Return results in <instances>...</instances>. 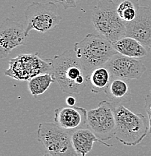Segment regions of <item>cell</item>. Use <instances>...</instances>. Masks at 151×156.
<instances>
[{"label": "cell", "mask_w": 151, "mask_h": 156, "mask_svg": "<svg viewBox=\"0 0 151 156\" xmlns=\"http://www.w3.org/2000/svg\"><path fill=\"white\" fill-rule=\"evenodd\" d=\"M62 91L67 94H79L88 84L85 71L74 50H69L52 59V72Z\"/></svg>", "instance_id": "obj_1"}, {"label": "cell", "mask_w": 151, "mask_h": 156, "mask_svg": "<svg viewBox=\"0 0 151 156\" xmlns=\"http://www.w3.org/2000/svg\"><path fill=\"white\" fill-rule=\"evenodd\" d=\"M73 50L88 74L94 68L105 66L117 53L111 41L95 34L86 35L83 40L74 44Z\"/></svg>", "instance_id": "obj_2"}, {"label": "cell", "mask_w": 151, "mask_h": 156, "mask_svg": "<svg viewBox=\"0 0 151 156\" xmlns=\"http://www.w3.org/2000/svg\"><path fill=\"white\" fill-rule=\"evenodd\" d=\"M113 0H99L94 7L92 23L101 36L112 44L126 37V23L120 17Z\"/></svg>", "instance_id": "obj_3"}, {"label": "cell", "mask_w": 151, "mask_h": 156, "mask_svg": "<svg viewBox=\"0 0 151 156\" xmlns=\"http://www.w3.org/2000/svg\"><path fill=\"white\" fill-rule=\"evenodd\" d=\"M115 137L127 146H135L149 133L147 120L142 113H135L123 105L115 106Z\"/></svg>", "instance_id": "obj_4"}, {"label": "cell", "mask_w": 151, "mask_h": 156, "mask_svg": "<svg viewBox=\"0 0 151 156\" xmlns=\"http://www.w3.org/2000/svg\"><path fill=\"white\" fill-rule=\"evenodd\" d=\"M25 15V33L27 37L31 31L45 33L56 28L62 20L57 13V5L49 2L41 3L33 2L24 11Z\"/></svg>", "instance_id": "obj_5"}, {"label": "cell", "mask_w": 151, "mask_h": 156, "mask_svg": "<svg viewBox=\"0 0 151 156\" xmlns=\"http://www.w3.org/2000/svg\"><path fill=\"white\" fill-rule=\"evenodd\" d=\"M52 72V59H43L38 53L20 54L11 58L5 74L17 80H30L42 74Z\"/></svg>", "instance_id": "obj_6"}, {"label": "cell", "mask_w": 151, "mask_h": 156, "mask_svg": "<svg viewBox=\"0 0 151 156\" xmlns=\"http://www.w3.org/2000/svg\"><path fill=\"white\" fill-rule=\"evenodd\" d=\"M71 133L59 128L56 123L42 122L38 125V140L49 153L56 156H77L71 140Z\"/></svg>", "instance_id": "obj_7"}, {"label": "cell", "mask_w": 151, "mask_h": 156, "mask_svg": "<svg viewBox=\"0 0 151 156\" xmlns=\"http://www.w3.org/2000/svg\"><path fill=\"white\" fill-rule=\"evenodd\" d=\"M115 106L113 103L104 100L98 107L87 112L88 128L102 140H111L116 133Z\"/></svg>", "instance_id": "obj_8"}, {"label": "cell", "mask_w": 151, "mask_h": 156, "mask_svg": "<svg viewBox=\"0 0 151 156\" xmlns=\"http://www.w3.org/2000/svg\"><path fill=\"white\" fill-rule=\"evenodd\" d=\"M25 26L7 18L0 27V58H6L14 49L27 44Z\"/></svg>", "instance_id": "obj_9"}, {"label": "cell", "mask_w": 151, "mask_h": 156, "mask_svg": "<svg viewBox=\"0 0 151 156\" xmlns=\"http://www.w3.org/2000/svg\"><path fill=\"white\" fill-rule=\"evenodd\" d=\"M105 66L112 77L123 80H138L142 77L147 68L138 58L128 57L117 53Z\"/></svg>", "instance_id": "obj_10"}, {"label": "cell", "mask_w": 151, "mask_h": 156, "mask_svg": "<svg viewBox=\"0 0 151 156\" xmlns=\"http://www.w3.org/2000/svg\"><path fill=\"white\" fill-rule=\"evenodd\" d=\"M87 112L80 107H59L54 110V122L62 129L72 134L77 130L88 128Z\"/></svg>", "instance_id": "obj_11"}, {"label": "cell", "mask_w": 151, "mask_h": 156, "mask_svg": "<svg viewBox=\"0 0 151 156\" xmlns=\"http://www.w3.org/2000/svg\"><path fill=\"white\" fill-rule=\"evenodd\" d=\"M126 36L136 39L145 47L151 48V8L140 6L135 19L126 23Z\"/></svg>", "instance_id": "obj_12"}, {"label": "cell", "mask_w": 151, "mask_h": 156, "mask_svg": "<svg viewBox=\"0 0 151 156\" xmlns=\"http://www.w3.org/2000/svg\"><path fill=\"white\" fill-rule=\"evenodd\" d=\"M71 140L74 150L77 154L86 156L91 152L94 143L97 142L107 147H112L113 145L108 144L105 141L98 138L90 128H83L77 130L71 134Z\"/></svg>", "instance_id": "obj_13"}, {"label": "cell", "mask_w": 151, "mask_h": 156, "mask_svg": "<svg viewBox=\"0 0 151 156\" xmlns=\"http://www.w3.org/2000/svg\"><path fill=\"white\" fill-rule=\"evenodd\" d=\"M113 48L118 53L128 57L139 58L147 56L150 49L143 45L136 39L130 37H123L113 44Z\"/></svg>", "instance_id": "obj_14"}, {"label": "cell", "mask_w": 151, "mask_h": 156, "mask_svg": "<svg viewBox=\"0 0 151 156\" xmlns=\"http://www.w3.org/2000/svg\"><path fill=\"white\" fill-rule=\"evenodd\" d=\"M109 101L117 104L126 103L131 100V92L129 83L126 80L114 78L111 80V83L105 91Z\"/></svg>", "instance_id": "obj_15"}, {"label": "cell", "mask_w": 151, "mask_h": 156, "mask_svg": "<svg viewBox=\"0 0 151 156\" xmlns=\"http://www.w3.org/2000/svg\"><path fill=\"white\" fill-rule=\"evenodd\" d=\"M113 77L109 70L105 66L94 68L90 71L87 77L89 87L94 93L105 92L111 83Z\"/></svg>", "instance_id": "obj_16"}, {"label": "cell", "mask_w": 151, "mask_h": 156, "mask_svg": "<svg viewBox=\"0 0 151 156\" xmlns=\"http://www.w3.org/2000/svg\"><path fill=\"white\" fill-rule=\"evenodd\" d=\"M55 81L56 80L51 73L40 74L29 80V90L35 97L43 95Z\"/></svg>", "instance_id": "obj_17"}, {"label": "cell", "mask_w": 151, "mask_h": 156, "mask_svg": "<svg viewBox=\"0 0 151 156\" xmlns=\"http://www.w3.org/2000/svg\"><path fill=\"white\" fill-rule=\"evenodd\" d=\"M139 7L138 0H121L117 5V11L125 23H130L135 19Z\"/></svg>", "instance_id": "obj_18"}, {"label": "cell", "mask_w": 151, "mask_h": 156, "mask_svg": "<svg viewBox=\"0 0 151 156\" xmlns=\"http://www.w3.org/2000/svg\"><path fill=\"white\" fill-rule=\"evenodd\" d=\"M81 0H50L55 4H60L65 10L77 7V2Z\"/></svg>", "instance_id": "obj_19"}, {"label": "cell", "mask_w": 151, "mask_h": 156, "mask_svg": "<svg viewBox=\"0 0 151 156\" xmlns=\"http://www.w3.org/2000/svg\"><path fill=\"white\" fill-rule=\"evenodd\" d=\"M144 108L149 120V134H151V95H147L144 100Z\"/></svg>", "instance_id": "obj_20"}, {"label": "cell", "mask_w": 151, "mask_h": 156, "mask_svg": "<svg viewBox=\"0 0 151 156\" xmlns=\"http://www.w3.org/2000/svg\"><path fill=\"white\" fill-rule=\"evenodd\" d=\"M66 103L69 107H74L76 104V99L73 96H69L66 98Z\"/></svg>", "instance_id": "obj_21"}, {"label": "cell", "mask_w": 151, "mask_h": 156, "mask_svg": "<svg viewBox=\"0 0 151 156\" xmlns=\"http://www.w3.org/2000/svg\"><path fill=\"white\" fill-rule=\"evenodd\" d=\"M43 156H56V155H53V154L49 153V152H48V153L45 154V155H44Z\"/></svg>", "instance_id": "obj_22"}, {"label": "cell", "mask_w": 151, "mask_h": 156, "mask_svg": "<svg viewBox=\"0 0 151 156\" xmlns=\"http://www.w3.org/2000/svg\"><path fill=\"white\" fill-rule=\"evenodd\" d=\"M115 1H120V0H115ZM120 1H121V0H120Z\"/></svg>", "instance_id": "obj_23"}, {"label": "cell", "mask_w": 151, "mask_h": 156, "mask_svg": "<svg viewBox=\"0 0 151 156\" xmlns=\"http://www.w3.org/2000/svg\"><path fill=\"white\" fill-rule=\"evenodd\" d=\"M150 92H151V89H150Z\"/></svg>", "instance_id": "obj_24"}]
</instances>
